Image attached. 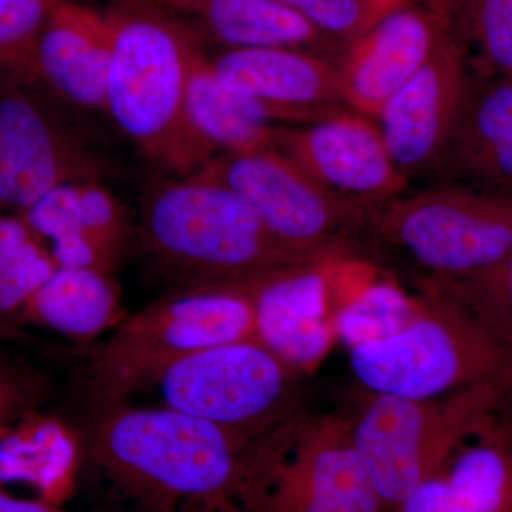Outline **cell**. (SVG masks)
I'll list each match as a JSON object with an SVG mask.
<instances>
[{"label": "cell", "mask_w": 512, "mask_h": 512, "mask_svg": "<svg viewBox=\"0 0 512 512\" xmlns=\"http://www.w3.org/2000/svg\"><path fill=\"white\" fill-rule=\"evenodd\" d=\"M349 350L356 379L372 394L434 400L477 386L512 393L511 353L436 286L406 328Z\"/></svg>", "instance_id": "cell-6"}, {"label": "cell", "mask_w": 512, "mask_h": 512, "mask_svg": "<svg viewBox=\"0 0 512 512\" xmlns=\"http://www.w3.org/2000/svg\"><path fill=\"white\" fill-rule=\"evenodd\" d=\"M228 49H295L336 60L346 46L318 32L279 0H167Z\"/></svg>", "instance_id": "cell-19"}, {"label": "cell", "mask_w": 512, "mask_h": 512, "mask_svg": "<svg viewBox=\"0 0 512 512\" xmlns=\"http://www.w3.org/2000/svg\"><path fill=\"white\" fill-rule=\"evenodd\" d=\"M111 36L110 16L64 0L40 36L37 79L64 101L106 110Z\"/></svg>", "instance_id": "cell-18"}, {"label": "cell", "mask_w": 512, "mask_h": 512, "mask_svg": "<svg viewBox=\"0 0 512 512\" xmlns=\"http://www.w3.org/2000/svg\"><path fill=\"white\" fill-rule=\"evenodd\" d=\"M456 35V13L441 6L413 0L390 10L338 59L346 106L375 120L387 100Z\"/></svg>", "instance_id": "cell-14"}, {"label": "cell", "mask_w": 512, "mask_h": 512, "mask_svg": "<svg viewBox=\"0 0 512 512\" xmlns=\"http://www.w3.org/2000/svg\"><path fill=\"white\" fill-rule=\"evenodd\" d=\"M232 92L264 111L269 121L308 124L349 109L338 62L295 49H227L211 60Z\"/></svg>", "instance_id": "cell-16"}, {"label": "cell", "mask_w": 512, "mask_h": 512, "mask_svg": "<svg viewBox=\"0 0 512 512\" xmlns=\"http://www.w3.org/2000/svg\"><path fill=\"white\" fill-rule=\"evenodd\" d=\"M62 2L0 0V83L37 79V45L47 20Z\"/></svg>", "instance_id": "cell-27"}, {"label": "cell", "mask_w": 512, "mask_h": 512, "mask_svg": "<svg viewBox=\"0 0 512 512\" xmlns=\"http://www.w3.org/2000/svg\"><path fill=\"white\" fill-rule=\"evenodd\" d=\"M52 386L39 370L30 367L25 375L0 387V439L16 423L28 419L49 399Z\"/></svg>", "instance_id": "cell-30"}, {"label": "cell", "mask_w": 512, "mask_h": 512, "mask_svg": "<svg viewBox=\"0 0 512 512\" xmlns=\"http://www.w3.org/2000/svg\"><path fill=\"white\" fill-rule=\"evenodd\" d=\"M255 339L198 350L154 382L163 406L254 437L291 410L295 376Z\"/></svg>", "instance_id": "cell-9"}, {"label": "cell", "mask_w": 512, "mask_h": 512, "mask_svg": "<svg viewBox=\"0 0 512 512\" xmlns=\"http://www.w3.org/2000/svg\"><path fill=\"white\" fill-rule=\"evenodd\" d=\"M441 164L458 177L490 187H512V77L471 83Z\"/></svg>", "instance_id": "cell-20"}, {"label": "cell", "mask_w": 512, "mask_h": 512, "mask_svg": "<svg viewBox=\"0 0 512 512\" xmlns=\"http://www.w3.org/2000/svg\"><path fill=\"white\" fill-rule=\"evenodd\" d=\"M504 390L477 386L446 400L373 394L352 420V439L384 507L396 508L446 470L458 448L488 421Z\"/></svg>", "instance_id": "cell-7"}, {"label": "cell", "mask_w": 512, "mask_h": 512, "mask_svg": "<svg viewBox=\"0 0 512 512\" xmlns=\"http://www.w3.org/2000/svg\"><path fill=\"white\" fill-rule=\"evenodd\" d=\"M336 292L345 295V302L333 319V329L349 349L390 338L406 328L423 302L389 279L376 278L372 268L350 258L340 266Z\"/></svg>", "instance_id": "cell-23"}, {"label": "cell", "mask_w": 512, "mask_h": 512, "mask_svg": "<svg viewBox=\"0 0 512 512\" xmlns=\"http://www.w3.org/2000/svg\"><path fill=\"white\" fill-rule=\"evenodd\" d=\"M109 16L113 36L106 111L164 170L178 178L200 173L217 151L188 117V76L198 50L154 13Z\"/></svg>", "instance_id": "cell-3"}, {"label": "cell", "mask_w": 512, "mask_h": 512, "mask_svg": "<svg viewBox=\"0 0 512 512\" xmlns=\"http://www.w3.org/2000/svg\"><path fill=\"white\" fill-rule=\"evenodd\" d=\"M0 512H74L43 501L15 497L0 487Z\"/></svg>", "instance_id": "cell-32"}, {"label": "cell", "mask_w": 512, "mask_h": 512, "mask_svg": "<svg viewBox=\"0 0 512 512\" xmlns=\"http://www.w3.org/2000/svg\"><path fill=\"white\" fill-rule=\"evenodd\" d=\"M56 268L20 215H0V338L25 328L30 299Z\"/></svg>", "instance_id": "cell-25"}, {"label": "cell", "mask_w": 512, "mask_h": 512, "mask_svg": "<svg viewBox=\"0 0 512 512\" xmlns=\"http://www.w3.org/2000/svg\"><path fill=\"white\" fill-rule=\"evenodd\" d=\"M87 454L143 512H178L191 501L232 498L252 437L170 407L93 406Z\"/></svg>", "instance_id": "cell-1"}, {"label": "cell", "mask_w": 512, "mask_h": 512, "mask_svg": "<svg viewBox=\"0 0 512 512\" xmlns=\"http://www.w3.org/2000/svg\"><path fill=\"white\" fill-rule=\"evenodd\" d=\"M255 339L254 312L232 284L181 288L120 320L101 342L79 346L92 406L128 402L198 350Z\"/></svg>", "instance_id": "cell-4"}, {"label": "cell", "mask_w": 512, "mask_h": 512, "mask_svg": "<svg viewBox=\"0 0 512 512\" xmlns=\"http://www.w3.org/2000/svg\"><path fill=\"white\" fill-rule=\"evenodd\" d=\"M397 512H448L450 511V487L447 468L427 478L397 505Z\"/></svg>", "instance_id": "cell-31"}, {"label": "cell", "mask_w": 512, "mask_h": 512, "mask_svg": "<svg viewBox=\"0 0 512 512\" xmlns=\"http://www.w3.org/2000/svg\"><path fill=\"white\" fill-rule=\"evenodd\" d=\"M244 512H383L339 414L292 412L249 441L235 481Z\"/></svg>", "instance_id": "cell-5"}, {"label": "cell", "mask_w": 512, "mask_h": 512, "mask_svg": "<svg viewBox=\"0 0 512 512\" xmlns=\"http://www.w3.org/2000/svg\"><path fill=\"white\" fill-rule=\"evenodd\" d=\"M121 319V293L111 275L72 266H57L25 312L26 325L52 330L79 346L96 342Z\"/></svg>", "instance_id": "cell-21"}, {"label": "cell", "mask_w": 512, "mask_h": 512, "mask_svg": "<svg viewBox=\"0 0 512 512\" xmlns=\"http://www.w3.org/2000/svg\"><path fill=\"white\" fill-rule=\"evenodd\" d=\"M187 111L192 126L215 151L239 154L274 147L272 121L252 101L229 90L200 52L188 76Z\"/></svg>", "instance_id": "cell-22"}, {"label": "cell", "mask_w": 512, "mask_h": 512, "mask_svg": "<svg viewBox=\"0 0 512 512\" xmlns=\"http://www.w3.org/2000/svg\"><path fill=\"white\" fill-rule=\"evenodd\" d=\"M470 439L447 467L448 512H512V444L490 423Z\"/></svg>", "instance_id": "cell-24"}, {"label": "cell", "mask_w": 512, "mask_h": 512, "mask_svg": "<svg viewBox=\"0 0 512 512\" xmlns=\"http://www.w3.org/2000/svg\"><path fill=\"white\" fill-rule=\"evenodd\" d=\"M460 16L490 72L512 77V0H464Z\"/></svg>", "instance_id": "cell-29"}, {"label": "cell", "mask_w": 512, "mask_h": 512, "mask_svg": "<svg viewBox=\"0 0 512 512\" xmlns=\"http://www.w3.org/2000/svg\"><path fill=\"white\" fill-rule=\"evenodd\" d=\"M200 174L228 187L275 238L299 251L349 249V235L370 228L379 210L325 190L274 147L222 154Z\"/></svg>", "instance_id": "cell-10"}, {"label": "cell", "mask_w": 512, "mask_h": 512, "mask_svg": "<svg viewBox=\"0 0 512 512\" xmlns=\"http://www.w3.org/2000/svg\"><path fill=\"white\" fill-rule=\"evenodd\" d=\"M340 45L362 36L390 10L413 0H279Z\"/></svg>", "instance_id": "cell-28"}, {"label": "cell", "mask_w": 512, "mask_h": 512, "mask_svg": "<svg viewBox=\"0 0 512 512\" xmlns=\"http://www.w3.org/2000/svg\"><path fill=\"white\" fill-rule=\"evenodd\" d=\"M141 238L148 254L191 286L224 284L342 251H299L275 238L245 202L200 173L164 181L147 194Z\"/></svg>", "instance_id": "cell-2"}, {"label": "cell", "mask_w": 512, "mask_h": 512, "mask_svg": "<svg viewBox=\"0 0 512 512\" xmlns=\"http://www.w3.org/2000/svg\"><path fill=\"white\" fill-rule=\"evenodd\" d=\"M274 148L325 190L367 207H382L409 184L376 121L350 109L298 127H276Z\"/></svg>", "instance_id": "cell-12"}, {"label": "cell", "mask_w": 512, "mask_h": 512, "mask_svg": "<svg viewBox=\"0 0 512 512\" xmlns=\"http://www.w3.org/2000/svg\"><path fill=\"white\" fill-rule=\"evenodd\" d=\"M32 366L22 365L8 357H0V387L5 386L18 377L25 375Z\"/></svg>", "instance_id": "cell-34"}, {"label": "cell", "mask_w": 512, "mask_h": 512, "mask_svg": "<svg viewBox=\"0 0 512 512\" xmlns=\"http://www.w3.org/2000/svg\"><path fill=\"white\" fill-rule=\"evenodd\" d=\"M471 80L460 35L393 94L375 119L394 163L407 178L443 163Z\"/></svg>", "instance_id": "cell-15"}, {"label": "cell", "mask_w": 512, "mask_h": 512, "mask_svg": "<svg viewBox=\"0 0 512 512\" xmlns=\"http://www.w3.org/2000/svg\"><path fill=\"white\" fill-rule=\"evenodd\" d=\"M338 252L224 282L241 289L254 312L255 340L295 373L311 372L335 338L330 299Z\"/></svg>", "instance_id": "cell-13"}, {"label": "cell", "mask_w": 512, "mask_h": 512, "mask_svg": "<svg viewBox=\"0 0 512 512\" xmlns=\"http://www.w3.org/2000/svg\"><path fill=\"white\" fill-rule=\"evenodd\" d=\"M178 512H244L234 498H214V500L191 501Z\"/></svg>", "instance_id": "cell-33"}, {"label": "cell", "mask_w": 512, "mask_h": 512, "mask_svg": "<svg viewBox=\"0 0 512 512\" xmlns=\"http://www.w3.org/2000/svg\"><path fill=\"white\" fill-rule=\"evenodd\" d=\"M370 228L436 278H464L511 251L512 197L443 185L387 202Z\"/></svg>", "instance_id": "cell-8"}, {"label": "cell", "mask_w": 512, "mask_h": 512, "mask_svg": "<svg viewBox=\"0 0 512 512\" xmlns=\"http://www.w3.org/2000/svg\"><path fill=\"white\" fill-rule=\"evenodd\" d=\"M2 208H3L2 201H0V210H2Z\"/></svg>", "instance_id": "cell-35"}, {"label": "cell", "mask_w": 512, "mask_h": 512, "mask_svg": "<svg viewBox=\"0 0 512 512\" xmlns=\"http://www.w3.org/2000/svg\"><path fill=\"white\" fill-rule=\"evenodd\" d=\"M436 288L463 305L512 355V249L477 274L436 278Z\"/></svg>", "instance_id": "cell-26"}, {"label": "cell", "mask_w": 512, "mask_h": 512, "mask_svg": "<svg viewBox=\"0 0 512 512\" xmlns=\"http://www.w3.org/2000/svg\"><path fill=\"white\" fill-rule=\"evenodd\" d=\"M19 215L57 266L111 275L126 247L123 212L99 181L60 185Z\"/></svg>", "instance_id": "cell-17"}, {"label": "cell", "mask_w": 512, "mask_h": 512, "mask_svg": "<svg viewBox=\"0 0 512 512\" xmlns=\"http://www.w3.org/2000/svg\"><path fill=\"white\" fill-rule=\"evenodd\" d=\"M45 90L37 79L0 83V201L19 212L60 185L100 175Z\"/></svg>", "instance_id": "cell-11"}]
</instances>
